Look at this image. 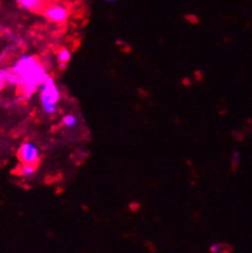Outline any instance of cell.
<instances>
[{"label": "cell", "mask_w": 252, "mask_h": 253, "mask_svg": "<svg viewBox=\"0 0 252 253\" xmlns=\"http://www.w3.org/2000/svg\"><path fill=\"white\" fill-rule=\"evenodd\" d=\"M11 69L19 79V88L27 98L38 91L49 77L44 66L35 56L27 54L20 56Z\"/></svg>", "instance_id": "obj_1"}, {"label": "cell", "mask_w": 252, "mask_h": 253, "mask_svg": "<svg viewBox=\"0 0 252 253\" xmlns=\"http://www.w3.org/2000/svg\"><path fill=\"white\" fill-rule=\"evenodd\" d=\"M40 103L41 107H47V105H58L60 100L61 94L60 89L56 86L55 80L49 76L47 81L40 87Z\"/></svg>", "instance_id": "obj_2"}, {"label": "cell", "mask_w": 252, "mask_h": 253, "mask_svg": "<svg viewBox=\"0 0 252 253\" xmlns=\"http://www.w3.org/2000/svg\"><path fill=\"white\" fill-rule=\"evenodd\" d=\"M17 159L21 164L36 165L41 159V151L36 143L31 141L22 142L17 149Z\"/></svg>", "instance_id": "obj_3"}, {"label": "cell", "mask_w": 252, "mask_h": 253, "mask_svg": "<svg viewBox=\"0 0 252 253\" xmlns=\"http://www.w3.org/2000/svg\"><path fill=\"white\" fill-rule=\"evenodd\" d=\"M43 15L48 21L54 23H63L68 20L69 9L60 4H51L43 9Z\"/></svg>", "instance_id": "obj_4"}, {"label": "cell", "mask_w": 252, "mask_h": 253, "mask_svg": "<svg viewBox=\"0 0 252 253\" xmlns=\"http://www.w3.org/2000/svg\"><path fill=\"white\" fill-rule=\"evenodd\" d=\"M55 58H56V63L59 64V66H60L61 69L65 68V66L68 65L71 60L70 50L66 48H60L58 51H56Z\"/></svg>", "instance_id": "obj_5"}, {"label": "cell", "mask_w": 252, "mask_h": 253, "mask_svg": "<svg viewBox=\"0 0 252 253\" xmlns=\"http://www.w3.org/2000/svg\"><path fill=\"white\" fill-rule=\"evenodd\" d=\"M17 2L20 4V6L24 7L26 10L37 11V10H40L43 6L44 0H17Z\"/></svg>", "instance_id": "obj_6"}, {"label": "cell", "mask_w": 252, "mask_h": 253, "mask_svg": "<svg viewBox=\"0 0 252 253\" xmlns=\"http://www.w3.org/2000/svg\"><path fill=\"white\" fill-rule=\"evenodd\" d=\"M36 170H37L36 165L21 164V165H20V168H19V174L21 175V176L30 179V177H32L33 175L36 174Z\"/></svg>", "instance_id": "obj_7"}, {"label": "cell", "mask_w": 252, "mask_h": 253, "mask_svg": "<svg viewBox=\"0 0 252 253\" xmlns=\"http://www.w3.org/2000/svg\"><path fill=\"white\" fill-rule=\"evenodd\" d=\"M61 123H63V125L65 126V127H68V128L75 127V126L77 125L76 115H74V114L64 115L63 119H61Z\"/></svg>", "instance_id": "obj_8"}, {"label": "cell", "mask_w": 252, "mask_h": 253, "mask_svg": "<svg viewBox=\"0 0 252 253\" xmlns=\"http://www.w3.org/2000/svg\"><path fill=\"white\" fill-rule=\"evenodd\" d=\"M210 253H222V245L220 244H213L210 247Z\"/></svg>", "instance_id": "obj_9"}, {"label": "cell", "mask_w": 252, "mask_h": 253, "mask_svg": "<svg viewBox=\"0 0 252 253\" xmlns=\"http://www.w3.org/2000/svg\"><path fill=\"white\" fill-rule=\"evenodd\" d=\"M104 1H107V2H115V1H117V0H104Z\"/></svg>", "instance_id": "obj_10"}]
</instances>
